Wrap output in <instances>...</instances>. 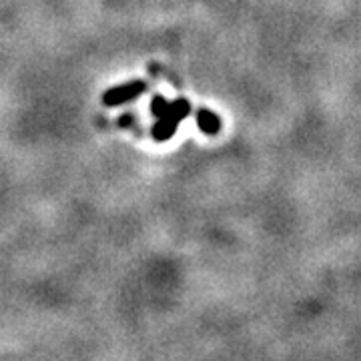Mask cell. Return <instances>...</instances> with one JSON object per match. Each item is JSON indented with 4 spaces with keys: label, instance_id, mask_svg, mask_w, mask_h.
Returning a JSON list of instances; mask_svg holds the SVG:
<instances>
[{
    "label": "cell",
    "instance_id": "277c9868",
    "mask_svg": "<svg viewBox=\"0 0 361 361\" xmlns=\"http://www.w3.org/2000/svg\"><path fill=\"white\" fill-rule=\"evenodd\" d=\"M167 98L163 95H155L153 96V100H151V113H153V117L157 119L163 111H165V107H167Z\"/></svg>",
    "mask_w": 361,
    "mask_h": 361
},
{
    "label": "cell",
    "instance_id": "3957f363",
    "mask_svg": "<svg viewBox=\"0 0 361 361\" xmlns=\"http://www.w3.org/2000/svg\"><path fill=\"white\" fill-rule=\"evenodd\" d=\"M197 124H199V129L205 133V135H217L219 131H221V120L217 117L213 111H209V109H199L197 111Z\"/></svg>",
    "mask_w": 361,
    "mask_h": 361
},
{
    "label": "cell",
    "instance_id": "7a4b0ae2",
    "mask_svg": "<svg viewBox=\"0 0 361 361\" xmlns=\"http://www.w3.org/2000/svg\"><path fill=\"white\" fill-rule=\"evenodd\" d=\"M149 91V85L144 80H129V83H122L117 85L113 89H109L105 95H102V105L113 109V107H122L135 98H139Z\"/></svg>",
    "mask_w": 361,
    "mask_h": 361
},
{
    "label": "cell",
    "instance_id": "6da1fadb",
    "mask_svg": "<svg viewBox=\"0 0 361 361\" xmlns=\"http://www.w3.org/2000/svg\"><path fill=\"white\" fill-rule=\"evenodd\" d=\"M189 113H191V105H189L187 98H175V100L167 102L165 111L157 117L155 124H153V131H151L153 133V139L157 143L168 141L177 133L179 124L183 122V119Z\"/></svg>",
    "mask_w": 361,
    "mask_h": 361
}]
</instances>
